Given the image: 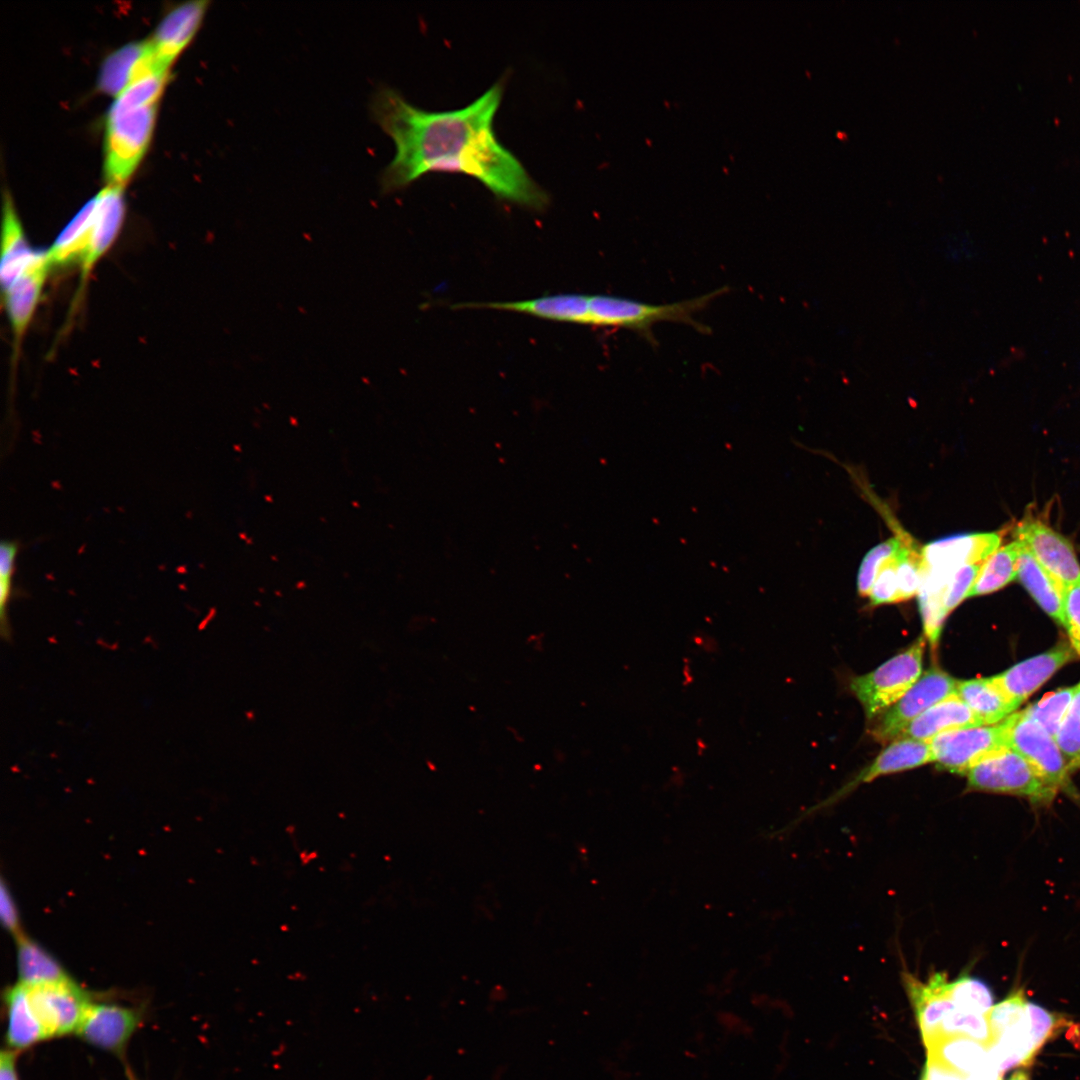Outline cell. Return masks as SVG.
I'll return each instance as SVG.
<instances>
[{"label": "cell", "mask_w": 1080, "mask_h": 1080, "mask_svg": "<svg viewBox=\"0 0 1080 1080\" xmlns=\"http://www.w3.org/2000/svg\"><path fill=\"white\" fill-rule=\"evenodd\" d=\"M18 552V544L14 541L5 540L0 545V610L2 633L8 634L7 606L12 587V575L15 558Z\"/></svg>", "instance_id": "obj_40"}, {"label": "cell", "mask_w": 1080, "mask_h": 1080, "mask_svg": "<svg viewBox=\"0 0 1080 1080\" xmlns=\"http://www.w3.org/2000/svg\"><path fill=\"white\" fill-rule=\"evenodd\" d=\"M139 1023L140 1015L134 1009L92 1002L76 1033L93 1046L119 1054Z\"/></svg>", "instance_id": "obj_13"}, {"label": "cell", "mask_w": 1080, "mask_h": 1080, "mask_svg": "<svg viewBox=\"0 0 1080 1080\" xmlns=\"http://www.w3.org/2000/svg\"><path fill=\"white\" fill-rule=\"evenodd\" d=\"M928 742L938 768L966 775L984 757L1008 747L1006 723L948 730Z\"/></svg>", "instance_id": "obj_6"}, {"label": "cell", "mask_w": 1080, "mask_h": 1080, "mask_svg": "<svg viewBox=\"0 0 1080 1080\" xmlns=\"http://www.w3.org/2000/svg\"><path fill=\"white\" fill-rule=\"evenodd\" d=\"M1077 657L1070 642L1062 639L1051 649L1021 661L993 678L1019 707L1060 668Z\"/></svg>", "instance_id": "obj_11"}, {"label": "cell", "mask_w": 1080, "mask_h": 1080, "mask_svg": "<svg viewBox=\"0 0 1080 1080\" xmlns=\"http://www.w3.org/2000/svg\"><path fill=\"white\" fill-rule=\"evenodd\" d=\"M503 90L499 81L463 108L434 112L412 105L393 88H378L371 98V116L396 148L381 173V191L404 189L429 172L463 173L498 199L543 210L549 204L547 193L494 132Z\"/></svg>", "instance_id": "obj_1"}, {"label": "cell", "mask_w": 1080, "mask_h": 1080, "mask_svg": "<svg viewBox=\"0 0 1080 1080\" xmlns=\"http://www.w3.org/2000/svg\"><path fill=\"white\" fill-rule=\"evenodd\" d=\"M932 761L928 741L911 738H898L887 746L876 759L863 769L851 782L841 788L824 805L831 804L848 794L859 784L873 781L875 778L895 772L913 769Z\"/></svg>", "instance_id": "obj_20"}, {"label": "cell", "mask_w": 1080, "mask_h": 1080, "mask_svg": "<svg viewBox=\"0 0 1080 1080\" xmlns=\"http://www.w3.org/2000/svg\"><path fill=\"white\" fill-rule=\"evenodd\" d=\"M957 682L938 667L925 671L896 703L881 714L871 729L872 737L882 743L899 738L920 714L955 694Z\"/></svg>", "instance_id": "obj_8"}, {"label": "cell", "mask_w": 1080, "mask_h": 1080, "mask_svg": "<svg viewBox=\"0 0 1080 1080\" xmlns=\"http://www.w3.org/2000/svg\"><path fill=\"white\" fill-rule=\"evenodd\" d=\"M1017 579L1040 608L1058 624L1064 626L1063 594L1065 588L1037 562L1022 542L1018 558Z\"/></svg>", "instance_id": "obj_24"}, {"label": "cell", "mask_w": 1080, "mask_h": 1080, "mask_svg": "<svg viewBox=\"0 0 1080 1080\" xmlns=\"http://www.w3.org/2000/svg\"><path fill=\"white\" fill-rule=\"evenodd\" d=\"M17 966L19 983L27 987L69 979L47 952L24 937L18 939Z\"/></svg>", "instance_id": "obj_29"}, {"label": "cell", "mask_w": 1080, "mask_h": 1080, "mask_svg": "<svg viewBox=\"0 0 1080 1080\" xmlns=\"http://www.w3.org/2000/svg\"><path fill=\"white\" fill-rule=\"evenodd\" d=\"M5 1003L8 1024L6 1040L10 1049H25L48 1038L31 1007L26 986L18 983L9 988Z\"/></svg>", "instance_id": "obj_26"}, {"label": "cell", "mask_w": 1080, "mask_h": 1080, "mask_svg": "<svg viewBox=\"0 0 1080 1080\" xmlns=\"http://www.w3.org/2000/svg\"><path fill=\"white\" fill-rule=\"evenodd\" d=\"M1009 1080H1030V1073L1024 1069L1014 1072Z\"/></svg>", "instance_id": "obj_46"}, {"label": "cell", "mask_w": 1080, "mask_h": 1080, "mask_svg": "<svg viewBox=\"0 0 1080 1080\" xmlns=\"http://www.w3.org/2000/svg\"><path fill=\"white\" fill-rule=\"evenodd\" d=\"M1015 535L1064 588L1080 584V564L1067 538L1039 520L1022 521Z\"/></svg>", "instance_id": "obj_10"}, {"label": "cell", "mask_w": 1080, "mask_h": 1080, "mask_svg": "<svg viewBox=\"0 0 1080 1080\" xmlns=\"http://www.w3.org/2000/svg\"><path fill=\"white\" fill-rule=\"evenodd\" d=\"M0 1080H19L16 1070V1053L13 1049L0 1054Z\"/></svg>", "instance_id": "obj_45"}, {"label": "cell", "mask_w": 1080, "mask_h": 1080, "mask_svg": "<svg viewBox=\"0 0 1080 1080\" xmlns=\"http://www.w3.org/2000/svg\"><path fill=\"white\" fill-rule=\"evenodd\" d=\"M1055 741L1071 773L1080 769V682L1055 735Z\"/></svg>", "instance_id": "obj_32"}, {"label": "cell", "mask_w": 1080, "mask_h": 1080, "mask_svg": "<svg viewBox=\"0 0 1080 1080\" xmlns=\"http://www.w3.org/2000/svg\"><path fill=\"white\" fill-rule=\"evenodd\" d=\"M40 251L31 249L9 193L4 194L0 279L3 292L25 271Z\"/></svg>", "instance_id": "obj_22"}, {"label": "cell", "mask_w": 1080, "mask_h": 1080, "mask_svg": "<svg viewBox=\"0 0 1080 1080\" xmlns=\"http://www.w3.org/2000/svg\"><path fill=\"white\" fill-rule=\"evenodd\" d=\"M727 290V287H723L696 298L670 304H649L617 296L590 295V325L630 329L648 339L652 338L651 328L659 322L683 323L699 332L708 333L710 328L696 321L694 315Z\"/></svg>", "instance_id": "obj_2"}, {"label": "cell", "mask_w": 1080, "mask_h": 1080, "mask_svg": "<svg viewBox=\"0 0 1080 1080\" xmlns=\"http://www.w3.org/2000/svg\"><path fill=\"white\" fill-rule=\"evenodd\" d=\"M903 981L926 1045L938 1036L942 1021L956 1009L949 996L947 975L935 972L927 981H921L904 973Z\"/></svg>", "instance_id": "obj_14"}, {"label": "cell", "mask_w": 1080, "mask_h": 1080, "mask_svg": "<svg viewBox=\"0 0 1080 1080\" xmlns=\"http://www.w3.org/2000/svg\"><path fill=\"white\" fill-rule=\"evenodd\" d=\"M96 206L97 197L95 196L81 208L56 238L47 250L51 266L81 260L90 241Z\"/></svg>", "instance_id": "obj_27"}, {"label": "cell", "mask_w": 1080, "mask_h": 1080, "mask_svg": "<svg viewBox=\"0 0 1080 1080\" xmlns=\"http://www.w3.org/2000/svg\"><path fill=\"white\" fill-rule=\"evenodd\" d=\"M966 776L969 791L1013 795L1035 805L1050 804L1058 793L1027 760L1009 747L984 757Z\"/></svg>", "instance_id": "obj_3"}, {"label": "cell", "mask_w": 1080, "mask_h": 1080, "mask_svg": "<svg viewBox=\"0 0 1080 1080\" xmlns=\"http://www.w3.org/2000/svg\"><path fill=\"white\" fill-rule=\"evenodd\" d=\"M923 1075L926 1080H966L967 1078L929 1059H927Z\"/></svg>", "instance_id": "obj_44"}, {"label": "cell", "mask_w": 1080, "mask_h": 1080, "mask_svg": "<svg viewBox=\"0 0 1080 1080\" xmlns=\"http://www.w3.org/2000/svg\"><path fill=\"white\" fill-rule=\"evenodd\" d=\"M50 267L52 266L47 251H40L25 271L4 291L15 355L19 352L23 336L39 303Z\"/></svg>", "instance_id": "obj_15"}, {"label": "cell", "mask_w": 1080, "mask_h": 1080, "mask_svg": "<svg viewBox=\"0 0 1080 1080\" xmlns=\"http://www.w3.org/2000/svg\"><path fill=\"white\" fill-rule=\"evenodd\" d=\"M153 72H168L156 60L151 40L128 44L104 62L99 87L107 94L118 96L128 85Z\"/></svg>", "instance_id": "obj_19"}, {"label": "cell", "mask_w": 1080, "mask_h": 1080, "mask_svg": "<svg viewBox=\"0 0 1080 1080\" xmlns=\"http://www.w3.org/2000/svg\"><path fill=\"white\" fill-rule=\"evenodd\" d=\"M921 1080H926V1078L924 1077V1075H923V1074H922Z\"/></svg>", "instance_id": "obj_47"}, {"label": "cell", "mask_w": 1080, "mask_h": 1080, "mask_svg": "<svg viewBox=\"0 0 1080 1080\" xmlns=\"http://www.w3.org/2000/svg\"><path fill=\"white\" fill-rule=\"evenodd\" d=\"M589 298L590 295L562 293L519 301L463 303L455 308L495 309L549 321L590 325Z\"/></svg>", "instance_id": "obj_17"}, {"label": "cell", "mask_w": 1080, "mask_h": 1080, "mask_svg": "<svg viewBox=\"0 0 1080 1080\" xmlns=\"http://www.w3.org/2000/svg\"><path fill=\"white\" fill-rule=\"evenodd\" d=\"M124 186L108 185L97 195V206L88 247L80 260L81 290L100 258L116 240L124 218Z\"/></svg>", "instance_id": "obj_16"}, {"label": "cell", "mask_w": 1080, "mask_h": 1080, "mask_svg": "<svg viewBox=\"0 0 1080 1080\" xmlns=\"http://www.w3.org/2000/svg\"><path fill=\"white\" fill-rule=\"evenodd\" d=\"M928 1057L941 1066L968 1077L989 1066V1048L974 1039L959 1036H939L925 1045Z\"/></svg>", "instance_id": "obj_23"}, {"label": "cell", "mask_w": 1080, "mask_h": 1080, "mask_svg": "<svg viewBox=\"0 0 1080 1080\" xmlns=\"http://www.w3.org/2000/svg\"><path fill=\"white\" fill-rule=\"evenodd\" d=\"M1064 628L1069 642L1080 657V584L1066 587L1063 594Z\"/></svg>", "instance_id": "obj_42"}, {"label": "cell", "mask_w": 1080, "mask_h": 1080, "mask_svg": "<svg viewBox=\"0 0 1080 1080\" xmlns=\"http://www.w3.org/2000/svg\"><path fill=\"white\" fill-rule=\"evenodd\" d=\"M1001 543L998 532L966 533L934 540L921 548L924 568L953 573L957 569L981 564Z\"/></svg>", "instance_id": "obj_12"}, {"label": "cell", "mask_w": 1080, "mask_h": 1080, "mask_svg": "<svg viewBox=\"0 0 1080 1080\" xmlns=\"http://www.w3.org/2000/svg\"><path fill=\"white\" fill-rule=\"evenodd\" d=\"M1021 542L1015 539L999 547L981 564L968 598L996 592L1017 579Z\"/></svg>", "instance_id": "obj_28"}, {"label": "cell", "mask_w": 1080, "mask_h": 1080, "mask_svg": "<svg viewBox=\"0 0 1080 1080\" xmlns=\"http://www.w3.org/2000/svg\"><path fill=\"white\" fill-rule=\"evenodd\" d=\"M924 650L925 639L921 636L872 672L852 679L850 689L868 719L886 711L917 682L922 673Z\"/></svg>", "instance_id": "obj_5"}, {"label": "cell", "mask_w": 1080, "mask_h": 1080, "mask_svg": "<svg viewBox=\"0 0 1080 1080\" xmlns=\"http://www.w3.org/2000/svg\"><path fill=\"white\" fill-rule=\"evenodd\" d=\"M1007 746L1020 754L1058 791L1064 788L1070 772L1055 739L1023 711L1005 719Z\"/></svg>", "instance_id": "obj_7"}, {"label": "cell", "mask_w": 1080, "mask_h": 1080, "mask_svg": "<svg viewBox=\"0 0 1080 1080\" xmlns=\"http://www.w3.org/2000/svg\"><path fill=\"white\" fill-rule=\"evenodd\" d=\"M208 1L184 3L168 13L156 30L151 42L157 63L169 69L179 53L189 44L206 13Z\"/></svg>", "instance_id": "obj_18"}, {"label": "cell", "mask_w": 1080, "mask_h": 1080, "mask_svg": "<svg viewBox=\"0 0 1080 1080\" xmlns=\"http://www.w3.org/2000/svg\"><path fill=\"white\" fill-rule=\"evenodd\" d=\"M27 990L31 1007L48 1038L76 1032L92 1003L88 994L70 978Z\"/></svg>", "instance_id": "obj_9"}, {"label": "cell", "mask_w": 1080, "mask_h": 1080, "mask_svg": "<svg viewBox=\"0 0 1080 1080\" xmlns=\"http://www.w3.org/2000/svg\"><path fill=\"white\" fill-rule=\"evenodd\" d=\"M956 693L983 725H995L1017 708L993 677L958 681Z\"/></svg>", "instance_id": "obj_25"}, {"label": "cell", "mask_w": 1080, "mask_h": 1080, "mask_svg": "<svg viewBox=\"0 0 1080 1080\" xmlns=\"http://www.w3.org/2000/svg\"><path fill=\"white\" fill-rule=\"evenodd\" d=\"M897 562L898 551L881 564L869 593L872 606L897 602Z\"/></svg>", "instance_id": "obj_39"}, {"label": "cell", "mask_w": 1080, "mask_h": 1080, "mask_svg": "<svg viewBox=\"0 0 1080 1080\" xmlns=\"http://www.w3.org/2000/svg\"><path fill=\"white\" fill-rule=\"evenodd\" d=\"M949 996L957 1009L986 1015L994 1006L990 987L979 978L962 975L949 982Z\"/></svg>", "instance_id": "obj_30"}, {"label": "cell", "mask_w": 1080, "mask_h": 1080, "mask_svg": "<svg viewBox=\"0 0 1080 1080\" xmlns=\"http://www.w3.org/2000/svg\"><path fill=\"white\" fill-rule=\"evenodd\" d=\"M981 564L966 565L953 573L943 598L944 609L947 614L953 611L964 599L968 598Z\"/></svg>", "instance_id": "obj_41"}, {"label": "cell", "mask_w": 1080, "mask_h": 1080, "mask_svg": "<svg viewBox=\"0 0 1080 1080\" xmlns=\"http://www.w3.org/2000/svg\"><path fill=\"white\" fill-rule=\"evenodd\" d=\"M1026 1015L1029 1033L1038 1052L1048 1040L1057 1036L1069 1023L1065 1016L1050 1012L1030 1001L1026 1004Z\"/></svg>", "instance_id": "obj_36"}, {"label": "cell", "mask_w": 1080, "mask_h": 1080, "mask_svg": "<svg viewBox=\"0 0 1080 1080\" xmlns=\"http://www.w3.org/2000/svg\"><path fill=\"white\" fill-rule=\"evenodd\" d=\"M1027 1002L1024 990L1017 987L1006 998L991 1008L986 1016L992 1031V1043L1002 1031L1017 1023L1024 1016Z\"/></svg>", "instance_id": "obj_37"}, {"label": "cell", "mask_w": 1080, "mask_h": 1080, "mask_svg": "<svg viewBox=\"0 0 1080 1080\" xmlns=\"http://www.w3.org/2000/svg\"><path fill=\"white\" fill-rule=\"evenodd\" d=\"M1074 692L1075 686L1061 687L1044 695L1039 701L1022 711L1055 739Z\"/></svg>", "instance_id": "obj_31"}, {"label": "cell", "mask_w": 1080, "mask_h": 1080, "mask_svg": "<svg viewBox=\"0 0 1080 1080\" xmlns=\"http://www.w3.org/2000/svg\"><path fill=\"white\" fill-rule=\"evenodd\" d=\"M168 72H153L128 85L116 96L110 110H125L158 103Z\"/></svg>", "instance_id": "obj_33"}, {"label": "cell", "mask_w": 1080, "mask_h": 1080, "mask_svg": "<svg viewBox=\"0 0 1080 1080\" xmlns=\"http://www.w3.org/2000/svg\"><path fill=\"white\" fill-rule=\"evenodd\" d=\"M0 914L5 926L15 932L18 926L17 912L9 892L4 887L1 888Z\"/></svg>", "instance_id": "obj_43"}, {"label": "cell", "mask_w": 1080, "mask_h": 1080, "mask_svg": "<svg viewBox=\"0 0 1080 1080\" xmlns=\"http://www.w3.org/2000/svg\"><path fill=\"white\" fill-rule=\"evenodd\" d=\"M921 572V551H916L912 544L902 543L898 550L896 569L897 602L908 600L918 594Z\"/></svg>", "instance_id": "obj_35"}, {"label": "cell", "mask_w": 1080, "mask_h": 1080, "mask_svg": "<svg viewBox=\"0 0 1080 1080\" xmlns=\"http://www.w3.org/2000/svg\"><path fill=\"white\" fill-rule=\"evenodd\" d=\"M158 103L109 110L105 131L104 171L108 185L125 186L151 139Z\"/></svg>", "instance_id": "obj_4"}, {"label": "cell", "mask_w": 1080, "mask_h": 1080, "mask_svg": "<svg viewBox=\"0 0 1080 1080\" xmlns=\"http://www.w3.org/2000/svg\"><path fill=\"white\" fill-rule=\"evenodd\" d=\"M902 544L899 538H890L873 547L863 558L857 575V589L861 596L870 593L881 564L898 551Z\"/></svg>", "instance_id": "obj_38"}, {"label": "cell", "mask_w": 1080, "mask_h": 1080, "mask_svg": "<svg viewBox=\"0 0 1080 1080\" xmlns=\"http://www.w3.org/2000/svg\"><path fill=\"white\" fill-rule=\"evenodd\" d=\"M976 726L984 725L955 693L937 702L915 718L899 738L929 741L944 731Z\"/></svg>", "instance_id": "obj_21"}, {"label": "cell", "mask_w": 1080, "mask_h": 1080, "mask_svg": "<svg viewBox=\"0 0 1080 1080\" xmlns=\"http://www.w3.org/2000/svg\"><path fill=\"white\" fill-rule=\"evenodd\" d=\"M945 1035L965 1036L987 1045L988 1048L993 1041L986 1015L965 1012L957 1008L942 1021L937 1037Z\"/></svg>", "instance_id": "obj_34"}]
</instances>
